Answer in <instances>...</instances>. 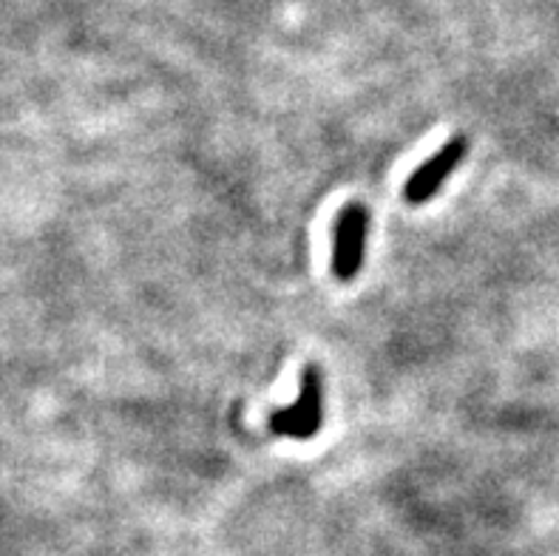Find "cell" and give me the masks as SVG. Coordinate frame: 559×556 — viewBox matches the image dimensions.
Masks as SVG:
<instances>
[{
  "label": "cell",
  "mask_w": 559,
  "mask_h": 556,
  "mask_svg": "<svg viewBox=\"0 0 559 556\" xmlns=\"http://www.w3.org/2000/svg\"><path fill=\"white\" fill-rule=\"evenodd\" d=\"M324 423V387H321L319 367H307L301 375V394L287 409H278L270 417V431L293 440H310L321 431Z\"/></svg>",
  "instance_id": "1"
},
{
  "label": "cell",
  "mask_w": 559,
  "mask_h": 556,
  "mask_svg": "<svg viewBox=\"0 0 559 556\" xmlns=\"http://www.w3.org/2000/svg\"><path fill=\"white\" fill-rule=\"evenodd\" d=\"M369 211L353 202L338 213L333 227V273L338 282H353L361 273L367 256Z\"/></svg>",
  "instance_id": "2"
},
{
  "label": "cell",
  "mask_w": 559,
  "mask_h": 556,
  "mask_svg": "<svg viewBox=\"0 0 559 556\" xmlns=\"http://www.w3.org/2000/svg\"><path fill=\"white\" fill-rule=\"evenodd\" d=\"M468 151L466 137H452V140L432 156V159H426L404 185V197L406 202H429L440 190V185L447 182L452 177V170L463 163V156Z\"/></svg>",
  "instance_id": "3"
}]
</instances>
